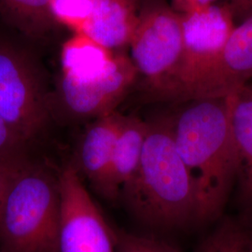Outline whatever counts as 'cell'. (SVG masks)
<instances>
[{"instance_id": "8", "label": "cell", "mask_w": 252, "mask_h": 252, "mask_svg": "<svg viewBox=\"0 0 252 252\" xmlns=\"http://www.w3.org/2000/svg\"><path fill=\"white\" fill-rule=\"evenodd\" d=\"M180 16L184 55L175 104L183 102L190 87L215 62L235 27L225 1Z\"/></svg>"}, {"instance_id": "3", "label": "cell", "mask_w": 252, "mask_h": 252, "mask_svg": "<svg viewBox=\"0 0 252 252\" xmlns=\"http://www.w3.org/2000/svg\"><path fill=\"white\" fill-rule=\"evenodd\" d=\"M58 172L31 159L13 181L0 218V252H58Z\"/></svg>"}, {"instance_id": "10", "label": "cell", "mask_w": 252, "mask_h": 252, "mask_svg": "<svg viewBox=\"0 0 252 252\" xmlns=\"http://www.w3.org/2000/svg\"><path fill=\"white\" fill-rule=\"evenodd\" d=\"M124 115L113 111L94 119L81 135L71 160L81 177L104 197L108 173Z\"/></svg>"}, {"instance_id": "20", "label": "cell", "mask_w": 252, "mask_h": 252, "mask_svg": "<svg viewBox=\"0 0 252 252\" xmlns=\"http://www.w3.org/2000/svg\"><path fill=\"white\" fill-rule=\"evenodd\" d=\"M31 159V156H27L0 161V218L13 181Z\"/></svg>"}, {"instance_id": "7", "label": "cell", "mask_w": 252, "mask_h": 252, "mask_svg": "<svg viewBox=\"0 0 252 252\" xmlns=\"http://www.w3.org/2000/svg\"><path fill=\"white\" fill-rule=\"evenodd\" d=\"M61 221L58 252H115L113 230L71 161L58 171Z\"/></svg>"}, {"instance_id": "9", "label": "cell", "mask_w": 252, "mask_h": 252, "mask_svg": "<svg viewBox=\"0 0 252 252\" xmlns=\"http://www.w3.org/2000/svg\"><path fill=\"white\" fill-rule=\"evenodd\" d=\"M252 78L251 16L235 26L215 62L190 87L183 102L205 97H227L248 84Z\"/></svg>"}, {"instance_id": "13", "label": "cell", "mask_w": 252, "mask_h": 252, "mask_svg": "<svg viewBox=\"0 0 252 252\" xmlns=\"http://www.w3.org/2000/svg\"><path fill=\"white\" fill-rule=\"evenodd\" d=\"M148 127V121L124 115L113 150L104 198L110 201L120 198L121 190L134 178L141 159Z\"/></svg>"}, {"instance_id": "19", "label": "cell", "mask_w": 252, "mask_h": 252, "mask_svg": "<svg viewBox=\"0 0 252 252\" xmlns=\"http://www.w3.org/2000/svg\"><path fill=\"white\" fill-rule=\"evenodd\" d=\"M31 146L0 119V161L30 156Z\"/></svg>"}, {"instance_id": "6", "label": "cell", "mask_w": 252, "mask_h": 252, "mask_svg": "<svg viewBox=\"0 0 252 252\" xmlns=\"http://www.w3.org/2000/svg\"><path fill=\"white\" fill-rule=\"evenodd\" d=\"M137 79L130 56L122 52L116 53L107 70L94 77L78 80L60 75L53 91L54 119L81 122L116 111Z\"/></svg>"}, {"instance_id": "22", "label": "cell", "mask_w": 252, "mask_h": 252, "mask_svg": "<svg viewBox=\"0 0 252 252\" xmlns=\"http://www.w3.org/2000/svg\"><path fill=\"white\" fill-rule=\"evenodd\" d=\"M234 20L242 22L252 16V0H226Z\"/></svg>"}, {"instance_id": "18", "label": "cell", "mask_w": 252, "mask_h": 252, "mask_svg": "<svg viewBox=\"0 0 252 252\" xmlns=\"http://www.w3.org/2000/svg\"><path fill=\"white\" fill-rule=\"evenodd\" d=\"M115 252H180L161 240L113 229Z\"/></svg>"}, {"instance_id": "16", "label": "cell", "mask_w": 252, "mask_h": 252, "mask_svg": "<svg viewBox=\"0 0 252 252\" xmlns=\"http://www.w3.org/2000/svg\"><path fill=\"white\" fill-rule=\"evenodd\" d=\"M194 252H252V225L245 220L225 219Z\"/></svg>"}, {"instance_id": "12", "label": "cell", "mask_w": 252, "mask_h": 252, "mask_svg": "<svg viewBox=\"0 0 252 252\" xmlns=\"http://www.w3.org/2000/svg\"><path fill=\"white\" fill-rule=\"evenodd\" d=\"M141 0H97L84 34L111 51L130 44L138 23Z\"/></svg>"}, {"instance_id": "2", "label": "cell", "mask_w": 252, "mask_h": 252, "mask_svg": "<svg viewBox=\"0 0 252 252\" xmlns=\"http://www.w3.org/2000/svg\"><path fill=\"white\" fill-rule=\"evenodd\" d=\"M148 124L137 171L120 198L133 216L151 228L172 230L197 222L194 187L174 144L169 115Z\"/></svg>"}, {"instance_id": "14", "label": "cell", "mask_w": 252, "mask_h": 252, "mask_svg": "<svg viewBox=\"0 0 252 252\" xmlns=\"http://www.w3.org/2000/svg\"><path fill=\"white\" fill-rule=\"evenodd\" d=\"M115 55L86 34L73 33L62 46L61 75L78 80L94 77L108 69Z\"/></svg>"}, {"instance_id": "15", "label": "cell", "mask_w": 252, "mask_h": 252, "mask_svg": "<svg viewBox=\"0 0 252 252\" xmlns=\"http://www.w3.org/2000/svg\"><path fill=\"white\" fill-rule=\"evenodd\" d=\"M0 15L32 39L45 37L58 26L50 10V0H0Z\"/></svg>"}, {"instance_id": "4", "label": "cell", "mask_w": 252, "mask_h": 252, "mask_svg": "<svg viewBox=\"0 0 252 252\" xmlns=\"http://www.w3.org/2000/svg\"><path fill=\"white\" fill-rule=\"evenodd\" d=\"M129 47L138 75L136 85L145 98L175 104L184 55L180 13L160 1L141 4Z\"/></svg>"}, {"instance_id": "21", "label": "cell", "mask_w": 252, "mask_h": 252, "mask_svg": "<svg viewBox=\"0 0 252 252\" xmlns=\"http://www.w3.org/2000/svg\"><path fill=\"white\" fill-rule=\"evenodd\" d=\"M220 1L226 0H171L172 9L180 14H186L220 3Z\"/></svg>"}, {"instance_id": "5", "label": "cell", "mask_w": 252, "mask_h": 252, "mask_svg": "<svg viewBox=\"0 0 252 252\" xmlns=\"http://www.w3.org/2000/svg\"><path fill=\"white\" fill-rule=\"evenodd\" d=\"M0 119L30 146L54 119L53 91L40 64L23 46L1 36Z\"/></svg>"}, {"instance_id": "1", "label": "cell", "mask_w": 252, "mask_h": 252, "mask_svg": "<svg viewBox=\"0 0 252 252\" xmlns=\"http://www.w3.org/2000/svg\"><path fill=\"white\" fill-rule=\"evenodd\" d=\"M168 114L176 150L192 181L197 222L220 216L236 178L231 95L191 99Z\"/></svg>"}, {"instance_id": "11", "label": "cell", "mask_w": 252, "mask_h": 252, "mask_svg": "<svg viewBox=\"0 0 252 252\" xmlns=\"http://www.w3.org/2000/svg\"><path fill=\"white\" fill-rule=\"evenodd\" d=\"M231 125L237 155L238 198L247 219L252 220V85L231 94Z\"/></svg>"}, {"instance_id": "17", "label": "cell", "mask_w": 252, "mask_h": 252, "mask_svg": "<svg viewBox=\"0 0 252 252\" xmlns=\"http://www.w3.org/2000/svg\"><path fill=\"white\" fill-rule=\"evenodd\" d=\"M97 0H50V10L57 25L73 33H84Z\"/></svg>"}]
</instances>
